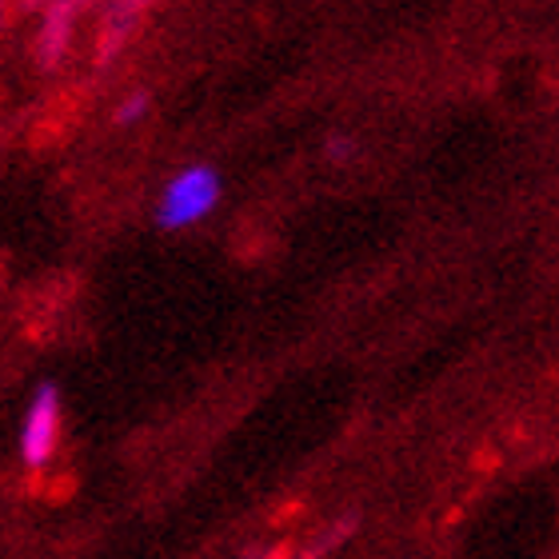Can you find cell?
Masks as SVG:
<instances>
[{
  "label": "cell",
  "instance_id": "obj_1",
  "mask_svg": "<svg viewBox=\"0 0 559 559\" xmlns=\"http://www.w3.org/2000/svg\"><path fill=\"white\" fill-rule=\"evenodd\" d=\"M221 173L212 164H188L164 185L160 200H156V221L168 233H180V228H192L204 216H212V209L221 204Z\"/></svg>",
  "mask_w": 559,
  "mask_h": 559
},
{
  "label": "cell",
  "instance_id": "obj_2",
  "mask_svg": "<svg viewBox=\"0 0 559 559\" xmlns=\"http://www.w3.org/2000/svg\"><path fill=\"white\" fill-rule=\"evenodd\" d=\"M60 428H64V400H60L57 384H40L28 400L21 419V436H16V452L28 472L52 464V455L60 448Z\"/></svg>",
  "mask_w": 559,
  "mask_h": 559
},
{
  "label": "cell",
  "instance_id": "obj_3",
  "mask_svg": "<svg viewBox=\"0 0 559 559\" xmlns=\"http://www.w3.org/2000/svg\"><path fill=\"white\" fill-rule=\"evenodd\" d=\"M356 515H344V520H336V524H328L324 532H316L304 548L288 551V548H252L245 559H328L332 551H340L344 544H348L352 536H356Z\"/></svg>",
  "mask_w": 559,
  "mask_h": 559
},
{
  "label": "cell",
  "instance_id": "obj_4",
  "mask_svg": "<svg viewBox=\"0 0 559 559\" xmlns=\"http://www.w3.org/2000/svg\"><path fill=\"white\" fill-rule=\"evenodd\" d=\"M140 4H144V0H124V4H117V9L108 12V24H105V52H112V48H120L124 40H129L132 24H136V16H140Z\"/></svg>",
  "mask_w": 559,
  "mask_h": 559
},
{
  "label": "cell",
  "instance_id": "obj_5",
  "mask_svg": "<svg viewBox=\"0 0 559 559\" xmlns=\"http://www.w3.org/2000/svg\"><path fill=\"white\" fill-rule=\"evenodd\" d=\"M148 93H129L117 108V124H136V120L148 117Z\"/></svg>",
  "mask_w": 559,
  "mask_h": 559
},
{
  "label": "cell",
  "instance_id": "obj_6",
  "mask_svg": "<svg viewBox=\"0 0 559 559\" xmlns=\"http://www.w3.org/2000/svg\"><path fill=\"white\" fill-rule=\"evenodd\" d=\"M356 148H360V144H356V140L352 136H328V144H324V152H328V160H336V164H344V160H352V156H356Z\"/></svg>",
  "mask_w": 559,
  "mask_h": 559
}]
</instances>
